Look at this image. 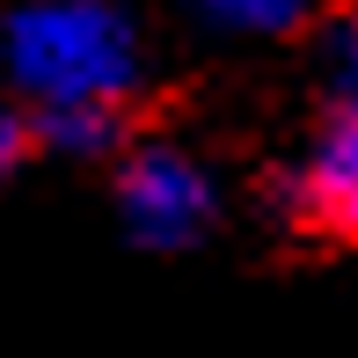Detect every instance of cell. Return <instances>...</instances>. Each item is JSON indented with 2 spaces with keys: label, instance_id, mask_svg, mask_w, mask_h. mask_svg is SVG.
I'll return each instance as SVG.
<instances>
[{
  "label": "cell",
  "instance_id": "cell-5",
  "mask_svg": "<svg viewBox=\"0 0 358 358\" xmlns=\"http://www.w3.org/2000/svg\"><path fill=\"white\" fill-rule=\"evenodd\" d=\"M15 146H22V124L0 110V176H8V161H15Z\"/></svg>",
  "mask_w": 358,
  "mask_h": 358
},
{
  "label": "cell",
  "instance_id": "cell-4",
  "mask_svg": "<svg viewBox=\"0 0 358 358\" xmlns=\"http://www.w3.org/2000/svg\"><path fill=\"white\" fill-rule=\"evenodd\" d=\"M322 8H329V0H190V15L227 29V37H292V29H307Z\"/></svg>",
  "mask_w": 358,
  "mask_h": 358
},
{
  "label": "cell",
  "instance_id": "cell-3",
  "mask_svg": "<svg viewBox=\"0 0 358 358\" xmlns=\"http://www.w3.org/2000/svg\"><path fill=\"white\" fill-rule=\"evenodd\" d=\"M300 198L336 241L358 249V15H344L329 37V124L307 154Z\"/></svg>",
  "mask_w": 358,
  "mask_h": 358
},
{
  "label": "cell",
  "instance_id": "cell-1",
  "mask_svg": "<svg viewBox=\"0 0 358 358\" xmlns=\"http://www.w3.org/2000/svg\"><path fill=\"white\" fill-rule=\"evenodd\" d=\"M146 80L139 22L117 0H15L0 15V88L73 154H103Z\"/></svg>",
  "mask_w": 358,
  "mask_h": 358
},
{
  "label": "cell",
  "instance_id": "cell-2",
  "mask_svg": "<svg viewBox=\"0 0 358 358\" xmlns=\"http://www.w3.org/2000/svg\"><path fill=\"white\" fill-rule=\"evenodd\" d=\"M117 213H124V227H132L146 249H190V241L213 227V213H220V183H213V169H205L198 154L154 139V146H139V154H124Z\"/></svg>",
  "mask_w": 358,
  "mask_h": 358
}]
</instances>
